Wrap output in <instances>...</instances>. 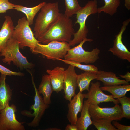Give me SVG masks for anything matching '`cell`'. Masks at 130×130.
<instances>
[{"mask_svg": "<svg viewBox=\"0 0 130 130\" xmlns=\"http://www.w3.org/2000/svg\"><path fill=\"white\" fill-rule=\"evenodd\" d=\"M74 33L72 20L60 13L56 20L37 39L44 44L54 41L69 43Z\"/></svg>", "mask_w": 130, "mask_h": 130, "instance_id": "6da1fadb", "label": "cell"}, {"mask_svg": "<svg viewBox=\"0 0 130 130\" xmlns=\"http://www.w3.org/2000/svg\"><path fill=\"white\" fill-rule=\"evenodd\" d=\"M0 72L1 74L6 75L22 76L24 74L20 72H15L12 71L0 64Z\"/></svg>", "mask_w": 130, "mask_h": 130, "instance_id": "f546056e", "label": "cell"}, {"mask_svg": "<svg viewBox=\"0 0 130 130\" xmlns=\"http://www.w3.org/2000/svg\"><path fill=\"white\" fill-rule=\"evenodd\" d=\"M65 11L64 15L70 18L81 8L78 0H64Z\"/></svg>", "mask_w": 130, "mask_h": 130, "instance_id": "d4e9b609", "label": "cell"}, {"mask_svg": "<svg viewBox=\"0 0 130 130\" xmlns=\"http://www.w3.org/2000/svg\"><path fill=\"white\" fill-rule=\"evenodd\" d=\"M29 26L26 17L19 19L14 27L12 37L18 42L20 48L27 47L32 51L37 44L40 42L35 38Z\"/></svg>", "mask_w": 130, "mask_h": 130, "instance_id": "5b68a950", "label": "cell"}, {"mask_svg": "<svg viewBox=\"0 0 130 130\" xmlns=\"http://www.w3.org/2000/svg\"><path fill=\"white\" fill-rule=\"evenodd\" d=\"M124 6L128 10L130 9V0H124Z\"/></svg>", "mask_w": 130, "mask_h": 130, "instance_id": "836d02e7", "label": "cell"}, {"mask_svg": "<svg viewBox=\"0 0 130 130\" xmlns=\"http://www.w3.org/2000/svg\"><path fill=\"white\" fill-rule=\"evenodd\" d=\"M75 67L69 65L64 73V98L70 102L75 94V91L78 86Z\"/></svg>", "mask_w": 130, "mask_h": 130, "instance_id": "4fadbf2b", "label": "cell"}, {"mask_svg": "<svg viewBox=\"0 0 130 130\" xmlns=\"http://www.w3.org/2000/svg\"><path fill=\"white\" fill-rule=\"evenodd\" d=\"M64 68L59 66L55 67L52 70L47 69L51 85L53 91L57 93L64 89Z\"/></svg>", "mask_w": 130, "mask_h": 130, "instance_id": "9a60e30c", "label": "cell"}, {"mask_svg": "<svg viewBox=\"0 0 130 130\" xmlns=\"http://www.w3.org/2000/svg\"><path fill=\"white\" fill-rule=\"evenodd\" d=\"M113 125L117 128L118 130H130V126L123 125L120 124L118 122L114 121L113 122Z\"/></svg>", "mask_w": 130, "mask_h": 130, "instance_id": "4dcf8cb0", "label": "cell"}, {"mask_svg": "<svg viewBox=\"0 0 130 130\" xmlns=\"http://www.w3.org/2000/svg\"><path fill=\"white\" fill-rule=\"evenodd\" d=\"M120 77L123 78L125 79V80L128 82L130 81V73L127 72L124 75H119Z\"/></svg>", "mask_w": 130, "mask_h": 130, "instance_id": "1f68e13d", "label": "cell"}, {"mask_svg": "<svg viewBox=\"0 0 130 130\" xmlns=\"http://www.w3.org/2000/svg\"><path fill=\"white\" fill-rule=\"evenodd\" d=\"M121 105V118H130V98L125 96L117 99Z\"/></svg>", "mask_w": 130, "mask_h": 130, "instance_id": "4316f807", "label": "cell"}, {"mask_svg": "<svg viewBox=\"0 0 130 130\" xmlns=\"http://www.w3.org/2000/svg\"><path fill=\"white\" fill-rule=\"evenodd\" d=\"M119 78L116 76V74L112 72L98 70L96 73L95 79L101 81L106 86L129 84V82L125 80H121Z\"/></svg>", "mask_w": 130, "mask_h": 130, "instance_id": "e0dca14e", "label": "cell"}, {"mask_svg": "<svg viewBox=\"0 0 130 130\" xmlns=\"http://www.w3.org/2000/svg\"><path fill=\"white\" fill-rule=\"evenodd\" d=\"M70 46L66 42L54 41L46 45L39 43L31 52L33 54H41L48 59L58 60L64 57Z\"/></svg>", "mask_w": 130, "mask_h": 130, "instance_id": "8992f818", "label": "cell"}, {"mask_svg": "<svg viewBox=\"0 0 130 130\" xmlns=\"http://www.w3.org/2000/svg\"><path fill=\"white\" fill-rule=\"evenodd\" d=\"M31 74L35 92L34 97V104L30 107V109L34 110V112L31 114L29 111L23 110L22 111V114L28 117H34L33 119L28 123V125L31 127H36L39 125L42 116L46 110L49 107V105L45 103L43 98L39 93L34 83L33 76L32 74Z\"/></svg>", "mask_w": 130, "mask_h": 130, "instance_id": "ba28073f", "label": "cell"}, {"mask_svg": "<svg viewBox=\"0 0 130 130\" xmlns=\"http://www.w3.org/2000/svg\"><path fill=\"white\" fill-rule=\"evenodd\" d=\"M105 3L103 6L98 8V13L103 12L111 16L114 14L120 5V0H103Z\"/></svg>", "mask_w": 130, "mask_h": 130, "instance_id": "cb8c5ba5", "label": "cell"}, {"mask_svg": "<svg viewBox=\"0 0 130 130\" xmlns=\"http://www.w3.org/2000/svg\"><path fill=\"white\" fill-rule=\"evenodd\" d=\"M65 130H78L76 125L68 124L65 127Z\"/></svg>", "mask_w": 130, "mask_h": 130, "instance_id": "d6a6232c", "label": "cell"}, {"mask_svg": "<svg viewBox=\"0 0 130 130\" xmlns=\"http://www.w3.org/2000/svg\"><path fill=\"white\" fill-rule=\"evenodd\" d=\"M58 2L46 3L41 8L35 20L34 30L37 39L56 20L60 13Z\"/></svg>", "mask_w": 130, "mask_h": 130, "instance_id": "7a4b0ae2", "label": "cell"}, {"mask_svg": "<svg viewBox=\"0 0 130 130\" xmlns=\"http://www.w3.org/2000/svg\"><path fill=\"white\" fill-rule=\"evenodd\" d=\"M4 21L0 30V52L6 46L8 40L12 37L14 27L11 17L5 16Z\"/></svg>", "mask_w": 130, "mask_h": 130, "instance_id": "2e32d148", "label": "cell"}, {"mask_svg": "<svg viewBox=\"0 0 130 130\" xmlns=\"http://www.w3.org/2000/svg\"><path fill=\"white\" fill-rule=\"evenodd\" d=\"M46 3L45 2H43L32 7H26L20 5H16L14 9L24 13L26 17L29 25H30L33 24L34 17L37 13Z\"/></svg>", "mask_w": 130, "mask_h": 130, "instance_id": "44dd1931", "label": "cell"}, {"mask_svg": "<svg viewBox=\"0 0 130 130\" xmlns=\"http://www.w3.org/2000/svg\"><path fill=\"white\" fill-rule=\"evenodd\" d=\"M102 90L106 91L110 93L114 99L119 98L125 96L127 92L130 91V85H115L104 86L100 87Z\"/></svg>", "mask_w": 130, "mask_h": 130, "instance_id": "603a6c76", "label": "cell"}, {"mask_svg": "<svg viewBox=\"0 0 130 130\" xmlns=\"http://www.w3.org/2000/svg\"><path fill=\"white\" fill-rule=\"evenodd\" d=\"M91 86L85 98H87L90 104L98 105L103 102H112L115 104L119 102L117 99L114 98L112 95H108L104 93L100 88V82L97 81L92 82Z\"/></svg>", "mask_w": 130, "mask_h": 130, "instance_id": "7c38bea8", "label": "cell"}, {"mask_svg": "<svg viewBox=\"0 0 130 130\" xmlns=\"http://www.w3.org/2000/svg\"><path fill=\"white\" fill-rule=\"evenodd\" d=\"M93 124L98 130H118L111 124L112 120L106 119L93 120Z\"/></svg>", "mask_w": 130, "mask_h": 130, "instance_id": "484cf974", "label": "cell"}, {"mask_svg": "<svg viewBox=\"0 0 130 130\" xmlns=\"http://www.w3.org/2000/svg\"><path fill=\"white\" fill-rule=\"evenodd\" d=\"M38 91L40 94L43 95L45 103L47 104H50L51 103V96L53 91L49 75L44 74L42 76Z\"/></svg>", "mask_w": 130, "mask_h": 130, "instance_id": "ffe728a7", "label": "cell"}, {"mask_svg": "<svg viewBox=\"0 0 130 130\" xmlns=\"http://www.w3.org/2000/svg\"><path fill=\"white\" fill-rule=\"evenodd\" d=\"M98 8L97 0H91L77 13L76 14L77 20L75 24H78L79 28L74 34L73 39L68 43L70 46H74L87 38L88 30L86 25V20L89 15L98 12Z\"/></svg>", "mask_w": 130, "mask_h": 130, "instance_id": "3957f363", "label": "cell"}, {"mask_svg": "<svg viewBox=\"0 0 130 130\" xmlns=\"http://www.w3.org/2000/svg\"><path fill=\"white\" fill-rule=\"evenodd\" d=\"M6 76L1 74L0 77V112L11 99L12 90L6 83Z\"/></svg>", "mask_w": 130, "mask_h": 130, "instance_id": "ac0fdd59", "label": "cell"}, {"mask_svg": "<svg viewBox=\"0 0 130 130\" xmlns=\"http://www.w3.org/2000/svg\"><path fill=\"white\" fill-rule=\"evenodd\" d=\"M86 94L79 91L75 94L68 104V108L67 118L71 124L76 125L78 113L81 112L83 106V100Z\"/></svg>", "mask_w": 130, "mask_h": 130, "instance_id": "5bb4252c", "label": "cell"}, {"mask_svg": "<svg viewBox=\"0 0 130 130\" xmlns=\"http://www.w3.org/2000/svg\"><path fill=\"white\" fill-rule=\"evenodd\" d=\"M90 104L87 99L84 101L80 112V116L78 118L76 124L78 130H86L90 126L93 124L89 110Z\"/></svg>", "mask_w": 130, "mask_h": 130, "instance_id": "d6986e66", "label": "cell"}, {"mask_svg": "<svg viewBox=\"0 0 130 130\" xmlns=\"http://www.w3.org/2000/svg\"><path fill=\"white\" fill-rule=\"evenodd\" d=\"M130 21L129 18L123 22L120 31L115 36L113 46L110 48L108 50L109 51L111 52L113 55L120 59L127 60L129 62H130V52L123 43L122 36Z\"/></svg>", "mask_w": 130, "mask_h": 130, "instance_id": "8fae6325", "label": "cell"}, {"mask_svg": "<svg viewBox=\"0 0 130 130\" xmlns=\"http://www.w3.org/2000/svg\"><path fill=\"white\" fill-rule=\"evenodd\" d=\"M16 107L13 104H7L0 114V130H24V122L17 120L15 112Z\"/></svg>", "mask_w": 130, "mask_h": 130, "instance_id": "9c48e42d", "label": "cell"}, {"mask_svg": "<svg viewBox=\"0 0 130 130\" xmlns=\"http://www.w3.org/2000/svg\"><path fill=\"white\" fill-rule=\"evenodd\" d=\"M58 60L61 61L65 63L72 65L85 72L97 73L98 71V68L93 65L83 64L81 63H76L61 59H60Z\"/></svg>", "mask_w": 130, "mask_h": 130, "instance_id": "83f0119b", "label": "cell"}, {"mask_svg": "<svg viewBox=\"0 0 130 130\" xmlns=\"http://www.w3.org/2000/svg\"><path fill=\"white\" fill-rule=\"evenodd\" d=\"M89 110L92 120L103 119L113 121L121 120L122 118L121 107L118 104L113 107L103 108L90 104Z\"/></svg>", "mask_w": 130, "mask_h": 130, "instance_id": "30bf717a", "label": "cell"}, {"mask_svg": "<svg viewBox=\"0 0 130 130\" xmlns=\"http://www.w3.org/2000/svg\"><path fill=\"white\" fill-rule=\"evenodd\" d=\"M19 48L18 42L12 37L0 52V56L4 57L2 60V62L9 65L13 62L20 68L31 69L34 66L33 64L28 61L26 57L20 52Z\"/></svg>", "mask_w": 130, "mask_h": 130, "instance_id": "277c9868", "label": "cell"}, {"mask_svg": "<svg viewBox=\"0 0 130 130\" xmlns=\"http://www.w3.org/2000/svg\"><path fill=\"white\" fill-rule=\"evenodd\" d=\"M92 39L87 38L84 39L78 45L73 48L70 49L68 51L64 58L65 60L87 64L93 63L99 58L100 50L97 48L91 51H86L83 48V46L86 42L93 41Z\"/></svg>", "mask_w": 130, "mask_h": 130, "instance_id": "52a82bcc", "label": "cell"}, {"mask_svg": "<svg viewBox=\"0 0 130 130\" xmlns=\"http://www.w3.org/2000/svg\"><path fill=\"white\" fill-rule=\"evenodd\" d=\"M16 5L10 2L9 0H0V13H5L8 10L14 9Z\"/></svg>", "mask_w": 130, "mask_h": 130, "instance_id": "f1b7e54d", "label": "cell"}, {"mask_svg": "<svg viewBox=\"0 0 130 130\" xmlns=\"http://www.w3.org/2000/svg\"><path fill=\"white\" fill-rule=\"evenodd\" d=\"M96 73L85 72L83 73L77 75L76 79L78 86L79 92H82L85 90L89 91V87L91 81L96 79Z\"/></svg>", "mask_w": 130, "mask_h": 130, "instance_id": "7402d4cb", "label": "cell"}]
</instances>
